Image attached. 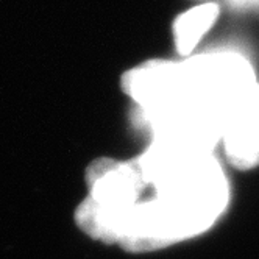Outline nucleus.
Listing matches in <instances>:
<instances>
[{"instance_id": "f257e3e1", "label": "nucleus", "mask_w": 259, "mask_h": 259, "mask_svg": "<svg viewBox=\"0 0 259 259\" xmlns=\"http://www.w3.org/2000/svg\"><path fill=\"white\" fill-rule=\"evenodd\" d=\"M126 212L117 242L132 250L161 248L208 231L225 212L230 183L214 155L191 161Z\"/></svg>"}, {"instance_id": "39448f33", "label": "nucleus", "mask_w": 259, "mask_h": 259, "mask_svg": "<svg viewBox=\"0 0 259 259\" xmlns=\"http://www.w3.org/2000/svg\"><path fill=\"white\" fill-rule=\"evenodd\" d=\"M220 14V7L217 4L208 2L197 5L186 13H181L172 25L175 47L181 57H191L194 49L198 46Z\"/></svg>"}, {"instance_id": "f03ea898", "label": "nucleus", "mask_w": 259, "mask_h": 259, "mask_svg": "<svg viewBox=\"0 0 259 259\" xmlns=\"http://www.w3.org/2000/svg\"><path fill=\"white\" fill-rule=\"evenodd\" d=\"M181 64L188 99L219 116L224 123L257 83L251 63L233 50L198 53Z\"/></svg>"}, {"instance_id": "7ed1b4c3", "label": "nucleus", "mask_w": 259, "mask_h": 259, "mask_svg": "<svg viewBox=\"0 0 259 259\" xmlns=\"http://www.w3.org/2000/svg\"><path fill=\"white\" fill-rule=\"evenodd\" d=\"M120 86L125 94L139 106L144 122L188 99L181 61H144L123 73Z\"/></svg>"}, {"instance_id": "20e7f679", "label": "nucleus", "mask_w": 259, "mask_h": 259, "mask_svg": "<svg viewBox=\"0 0 259 259\" xmlns=\"http://www.w3.org/2000/svg\"><path fill=\"white\" fill-rule=\"evenodd\" d=\"M222 145L233 167L251 170L259 165V81L227 116Z\"/></svg>"}, {"instance_id": "423d86ee", "label": "nucleus", "mask_w": 259, "mask_h": 259, "mask_svg": "<svg viewBox=\"0 0 259 259\" xmlns=\"http://www.w3.org/2000/svg\"><path fill=\"white\" fill-rule=\"evenodd\" d=\"M240 5H259V0H236Z\"/></svg>"}]
</instances>
